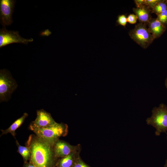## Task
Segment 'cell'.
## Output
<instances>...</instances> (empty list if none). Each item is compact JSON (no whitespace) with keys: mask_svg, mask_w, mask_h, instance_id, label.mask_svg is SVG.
<instances>
[{"mask_svg":"<svg viewBox=\"0 0 167 167\" xmlns=\"http://www.w3.org/2000/svg\"><path fill=\"white\" fill-rule=\"evenodd\" d=\"M164 167H167V159L165 161V165H164Z\"/></svg>","mask_w":167,"mask_h":167,"instance_id":"cb8c5ba5","label":"cell"},{"mask_svg":"<svg viewBox=\"0 0 167 167\" xmlns=\"http://www.w3.org/2000/svg\"><path fill=\"white\" fill-rule=\"evenodd\" d=\"M147 24L139 22L129 33L130 37L144 49L147 48L154 40L147 28Z\"/></svg>","mask_w":167,"mask_h":167,"instance_id":"5b68a950","label":"cell"},{"mask_svg":"<svg viewBox=\"0 0 167 167\" xmlns=\"http://www.w3.org/2000/svg\"><path fill=\"white\" fill-rule=\"evenodd\" d=\"M37 116L30 126L36 128L45 127L51 126L55 122L51 114L43 109L37 110Z\"/></svg>","mask_w":167,"mask_h":167,"instance_id":"ba28073f","label":"cell"},{"mask_svg":"<svg viewBox=\"0 0 167 167\" xmlns=\"http://www.w3.org/2000/svg\"><path fill=\"white\" fill-rule=\"evenodd\" d=\"M16 82L10 72L5 69L0 71V102L9 100L11 94L17 87Z\"/></svg>","mask_w":167,"mask_h":167,"instance_id":"277c9868","label":"cell"},{"mask_svg":"<svg viewBox=\"0 0 167 167\" xmlns=\"http://www.w3.org/2000/svg\"><path fill=\"white\" fill-rule=\"evenodd\" d=\"M72 167H90L79 158H78Z\"/></svg>","mask_w":167,"mask_h":167,"instance_id":"d6986e66","label":"cell"},{"mask_svg":"<svg viewBox=\"0 0 167 167\" xmlns=\"http://www.w3.org/2000/svg\"><path fill=\"white\" fill-rule=\"evenodd\" d=\"M161 0H145V5L151 11L152 8Z\"/></svg>","mask_w":167,"mask_h":167,"instance_id":"ac0fdd59","label":"cell"},{"mask_svg":"<svg viewBox=\"0 0 167 167\" xmlns=\"http://www.w3.org/2000/svg\"><path fill=\"white\" fill-rule=\"evenodd\" d=\"M74 149L73 146L63 141L58 140L54 144L55 157H64L74 152Z\"/></svg>","mask_w":167,"mask_h":167,"instance_id":"9c48e42d","label":"cell"},{"mask_svg":"<svg viewBox=\"0 0 167 167\" xmlns=\"http://www.w3.org/2000/svg\"><path fill=\"white\" fill-rule=\"evenodd\" d=\"M15 2L13 0L0 1L1 23L4 26L10 25L13 22L12 14Z\"/></svg>","mask_w":167,"mask_h":167,"instance_id":"52a82bcc","label":"cell"},{"mask_svg":"<svg viewBox=\"0 0 167 167\" xmlns=\"http://www.w3.org/2000/svg\"><path fill=\"white\" fill-rule=\"evenodd\" d=\"M77 158L74 152L60 159L57 163V167H72Z\"/></svg>","mask_w":167,"mask_h":167,"instance_id":"4fadbf2b","label":"cell"},{"mask_svg":"<svg viewBox=\"0 0 167 167\" xmlns=\"http://www.w3.org/2000/svg\"><path fill=\"white\" fill-rule=\"evenodd\" d=\"M136 7H140L145 5V0H135Z\"/></svg>","mask_w":167,"mask_h":167,"instance_id":"44dd1931","label":"cell"},{"mask_svg":"<svg viewBox=\"0 0 167 167\" xmlns=\"http://www.w3.org/2000/svg\"><path fill=\"white\" fill-rule=\"evenodd\" d=\"M31 130L37 136L52 145L62 136L67 133V127L65 124L55 122L49 126L43 128H36L30 126Z\"/></svg>","mask_w":167,"mask_h":167,"instance_id":"7a4b0ae2","label":"cell"},{"mask_svg":"<svg viewBox=\"0 0 167 167\" xmlns=\"http://www.w3.org/2000/svg\"><path fill=\"white\" fill-rule=\"evenodd\" d=\"M31 152L30 162L36 167H54L56 157L52 145L37 136H30L27 141Z\"/></svg>","mask_w":167,"mask_h":167,"instance_id":"6da1fadb","label":"cell"},{"mask_svg":"<svg viewBox=\"0 0 167 167\" xmlns=\"http://www.w3.org/2000/svg\"><path fill=\"white\" fill-rule=\"evenodd\" d=\"M166 2H167V0H166Z\"/></svg>","mask_w":167,"mask_h":167,"instance_id":"484cf974","label":"cell"},{"mask_svg":"<svg viewBox=\"0 0 167 167\" xmlns=\"http://www.w3.org/2000/svg\"><path fill=\"white\" fill-rule=\"evenodd\" d=\"M32 38L26 39L21 37L17 31H8L5 28H2L0 31V47L14 43H20L27 44L32 42Z\"/></svg>","mask_w":167,"mask_h":167,"instance_id":"8992f818","label":"cell"},{"mask_svg":"<svg viewBox=\"0 0 167 167\" xmlns=\"http://www.w3.org/2000/svg\"><path fill=\"white\" fill-rule=\"evenodd\" d=\"M148 24L149 31L154 39L160 37L166 29V26L162 24L156 18H151Z\"/></svg>","mask_w":167,"mask_h":167,"instance_id":"30bf717a","label":"cell"},{"mask_svg":"<svg viewBox=\"0 0 167 167\" xmlns=\"http://www.w3.org/2000/svg\"><path fill=\"white\" fill-rule=\"evenodd\" d=\"M127 22L133 24L136 23L138 18L135 14H130L127 17Z\"/></svg>","mask_w":167,"mask_h":167,"instance_id":"ffe728a7","label":"cell"},{"mask_svg":"<svg viewBox=\"0 0 167 167\" xmlns=\"http://www.w3.org/2000/svg\"><path fill=\"white\" fill-rule=\"evenodd\" d=\"M166 10H167V2L166 0H161L152 8L151 12L157 15Z\"/></svg>","mask_w":167,"mask_h":167,"instance_id":"9a60e30c","label":"cell"},{"mask_svg":"<svg viewBox=\"0 0 167 167\" xmlns=\"http://www.w3.org/2000/svg\"><path fill=\"white\" fill-rule=\"evenodd\" d=\"M16 144L18 148V151L22 156L24 161L27 162V161L30 159L31 152L29 146H23L20 145L16 141Z\"/></svg>","mask_w":167,"mask_h":167,"instance_id":"5bb4252c","label":"cell"},{"mask_svg":"<svg viewBox=\"0 0 167 167\" xmlns=\"http://www.w3.org/2000/svg\"><path fill=\"white\" fill-rule=\"evenodd\" d=\"M23 167H36L31 162L26 164Z\"/></svg>","mask_w":167,"mask_h":167,"instance_id":"7402d4cb","label":"cell"},{"mask_svg":"<svg viewBox=\"0 0 167 167\" xmlns=\"http://www.w3.org/2000/svg\"><path fill=\"white\" fill-rule=\"evenodd\" d=\"M28 116L27 113H24L22 116L15 121L8 128L4 130H2V135L10 133L15 137L16 135L15 131L21 125Z\"/></svg>","mask_w":167,"mask_h":167,"instance_id":"7c38bea8","label":"cell"},{"mask_svg":"<svg viewBox=\"0 0 167 167\" xmlns=\"http://www.w3.org/2000/svg\"><path fill=\"white\" fill-rule=\"evenodd\" d=\"M166 139H167V136L166 137Z\"/></svg>","mask_w":167,"mask_h":167,"instance_id":"d4e9b609","label":"cell"},{"mask_svg":"<svg viewBox=\"0 0 167 167\" xmlns=\"http://www.w3.org/2000/svg\"><path fill=\"white\" fill-rule=\"evenodd\" d=\"M165 85L166 88L167 89V77L165 80Z\"/></svg>","mask_w":167,"mask_h":167,"instance_id":"603a6c76","label":"cell"},{"mask_svg":"<svg viewBox=\"0 0 167 167\" xmlns=\"http://www.w3.org/2000/svg\"><path fill=\"white\" fill-rule=\"evenodd\" d=\"M156 19L164 25H167V10L157 15Z\"/></svg>","mask_w":167,"mask_h":167,"instance_id":"2e32d148","label":"cell"},{"mask_svg":"<svg viewBox=\"0 0 167 167\" xmlns=\"http://www.w3.org/2000/svg\"><path fill=\"white\" fill-rule=\"evenodd\" d=\"M127 22V17L125 15H119L118 16V19L116 21L118 24L125 27Z\"/></svg>","mask_w":167,"mask_h":167,"instance_id":"e0dca14e","label":"cell"},{"mask_svg":"<svg viewBox=\"0 0 167 167\" xmlns=\"http://www.w3.org/2000/svg\"><path fill=\"white\" fill-rule=\"evenodd\" d=\"M152 115L146 120L147 124L152 126L156 129L155 135L159 136L161 133H166L167 131V105L163 103L158 107H154Z\"/></svg>","mask_w":167,"mask_h":167,"instance_id":"3957f363","label":"cell"},{"mask_svg":"<svg viewBox=\"0 0 167 167\" xmlns=\"http://www.w3.org/2000/svg\"><path fill=\"white\" fill-rule=\"evenodd\" d=\"M133 11L139 22L148 24L152 18L151 11L146 5L140 7L134 8Z\"/></svg>","mask_w":167,"mask_h":167,"instance_id":"8fae6325","label":"cell"}]
</instances>
